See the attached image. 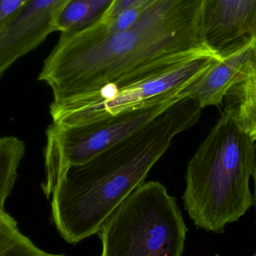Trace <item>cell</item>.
Listing matches in <instances>:
<instances>
[{
    "instance_id": "obj_1",
    "label": "cell",
    "mask_w": 256,
    "mask_h": 256,
    "mask_svg": "<svg viewBox=\"0 0 256 256\" xmlns=\"http://www.w3.org/2000/svg\"><path fill=\"white\" fill-rule=\"evenodd\" d=\"M202 1L149 0L127 28L106 32L96 24L61 34L38 80L52 90V104L64 103L146 68L212 50L202 34Z\"/></svg>"
},
{
    "instance_id": "obj_14",
    "label": "cell",
    "mask_w": 256,
    "mask_h": 256,
    "mask_svg": "<svg viewBox=\"0 0 256 256\" xmlns=\"http://www.w3.org/2000/svg\"><path fill=\"white\" fill-rule=\"evenodd\" d=\"M147 0H115L114 4L111 6L110 8L108 10V13L105 15L100 22L102 21H108L116 16L120 15V14L136 7L140 4H142Z\"/></svg>"
},
{
    "instance_id": "obj_4",
    "label": "cell",
    "mask_w": 256,
    "mask_h": 256,
    "mask_svg": "<svg viewBox=\"0 0 256 256\" xmlns=\"http://www.w3.org/2000/svg\"><path fill=\"white\" fill-rule=\"evenodd\" d=\"M220 57L208 50L160 63L108 84L92 94L64 103H51L52 123L79 126L180 94Z\"/></svg>"
},
{
    "instance_id": "obj_17",
    "label": "cell",
    "mask_w": 256,
    "mask_h": 256,
    "mask_svg": "<svg viewBox=\"0 0 256 256\" xmlns=\"http://www.w3.org/2000/svg\"><path fill=\"white\" fill-rule=\"evenodd\" d=\"M256 256V252H255V254H254V256Z\"/></svg>"
},
{
    "instance_id": "obj_6",
    "label": "cell",
    "mask_w": 256,
    "mask_h": 256,
    "mask_svg": "<svg viewBox=\"0 0 256 256\" xmlns=\"http://www.w3.org/2000/svg\"><path fill=\"white\" fill-rule=\"evenodd\" d=\"M188 94L185 90L160 102L79 126L52 123L46 130L44 150L45 178L42 186L46 198L51 196L56 184L68 168L87 162L135 134Z\"/></svg>"
},
{
    "instance_id": "obj_11",
    "label": "cell",
    "mask_w": 256,
    "mask_h": 256,
    "mask_svg": "<svg viewBox=\"0 0 256 256\" xmlns=\"http://www.w3.org/2000/svg\"><path fill=\"white\" fill-rule=\"evenodd\" d=\"M115 0H68L56 15L55 32H81L100 22Z\"/></svg>"
},
{
    "instance_id": "obj_13",
    "label": "cell",
    "mask_w": 256,
    "mask_h": 256,
    "mask_svg": "<svg viewBox=\"0 0 256 256\" xmlns=\"http://www.w3.org/2000/svg\"><path fill=\"white\" fill-rule=\"evenodd\" d=\"M0 256H66L49 254L38 248L18 228L6 210L0 212Z\"/></svg>"
},
{
    "instance_id": "obj_3",
    "label": "cell",
    "mask_w": 256,
    "mask_h": 256,
    "mask_svg": "<svg viewBox=\"0 0 256 256\" xmlns=\"http://www.w3.org/2000/svg\"><path fill=\"white\" fill-rule=\"evenodd\" d=\"M256 165L255 141L224 112L186 170L184 204L196 226L224 233L254 206L249 183Z\"/></svg>"
},
{
    "instance_id": "obj_15",
    "label": "cell",
    "mask_w": 256,
    "mask_h": 256,
    "mask_svg": "<svg viewBox=\"0 0 256 256\" xmlns=\"http://www.w3.org/2000/svg\"><path fill=\"white\" fill-rule=\"evenodd\" d=\"M27 0H0V28Z\"/></svg>"
},
{
    "instance_id": "obj_12",
    "label": "cell",
    "mask_w": 256,
    "mask_h": 256,
    "mask_svg": "<svg viewBox=\"0 0 256 256\" xmlns=\"http://www.w3.org/2000/svg\"><path fill=\"white\" fill-rule=\"evenodd\" d=\"M24 153V143L19 138H0V212L4 210V203L12 194Z\"/></svg>"
},
{
    "instance_id": "obj_16",
    "label": "cell",
    "mask_w": 256,
    "mask_h": 256,
    "mask_svg": "<svg viewBox=\"0 0 256 256\" xmlns=\"http://www.w3.org/2000/svg\"><path fill=\"white\" fill-rule=\"evenodd\" d=\"M252 178L254 180V206L256 208V165L255 168H254V172L252 174Z\"/></svg>"
},
{
    "instance_id": "obj_5",
    "label": "cell",
    "mask_w": 256,
    "mask_h": 256,
    "mask_svg": "<svg viewBox=\"0 0 256 256\" xmlns=\"http://www.w3.org/2000/svg\"><path fill=\"white\" fill-rule=\"evenodd\" d=\"M186 232L176 198L160 182H144L98 233L100 256H182Z\"/></svg>"
},
{
    "instance_id": "obj_7",
    "label": "cell",
    "mask_w": 256,
    "mask_h": 256,
    "mask_svg": "<svg viewBox=\"0 0 256 256\" xmlns=\"http://www.w3.org/2000/svg\"><path fill=\"white\" fill-rule=\"evenodd\" d=\"M68 1L27 0L0 28V78L55 32L54 18Z\"/></svg>"
},
{
    "instance_id": "obj_2",
    "label": "cell",
    "mask_w": 256,
    "mask_h": 256,
    "mask_svg": "<svg viewBox=\"0 0 256 256\" xmlns=\"http://www.w3.org/2000/svg\"><path fill=\"white\" fill-rule=\"evenodd\" d=\"M202 108L186 96L135 134L68 168L52 190L54 224L68 243L98 234L116 209L140 185L173 138L195 126Z\"/></svg>"
},
{
    "instance_id": "obj_10",
    "label": "cell",
    "mask_w": 256,
    "mask_h": 256,
    "mask_svg": "<svg viewBox=\"0 0 256 256\" xmlns=\"http://www.w3.org/2000/svg\"><path fill=\"white\" fill-rule=\"evenodd\" d=\"M224 112L256 141V52L224 96Z\"/></svg>"
},
{
    "instance_id": "obj_9",
    "label": "cell",
    "mask_w": 256,
    "mask_h": 256,
    "mask_svg": "<svg viewBox=\"0 0 256 256\" xmlns=\"http://www.w3.org/2000/svg\"><path fill=\"white\" fill-rule=\"evenodd\" d=\"M256 52V38L216 60L186 91L202 108L218 106Z\"/></svg>"
},
{
    "instance_id": "obj_8",
    "label": "cell",
    "mask_w": 256,
    "mask_h": 256,
    "mask_svg": "<svg viewBox=\"0 0 256 256\" xmlns=\"http://www.w3.org/2000/svg\"><path fill=\"white\" fill-rule=\"evenodd\" d=\"M202 34L218 56L256 38V0H203Z\"/></svg>"
}]
</instances>
